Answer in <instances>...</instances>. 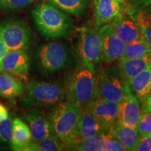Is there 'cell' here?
Returning a JSON list of instances; mask_svg holds the SVG:
<instances>
[{"mask_svg": "<svg viewBox=\"0 0 151 151\" xmlns=\"http://www.w3.org/2000/svg\"><path fill=\"white\" fill-rule=\"evenodd\" d=\"M34 23L39 33L47 39H58L68 34L71 18L62 9L46 0L39 1L32 11Z\"/></svg>", "mask_w": 151, "mask_h": 151, "instance_id": "cell-1", "label": "cell"}, {"mask_svg": "<svg viewBox=\"0 0 151 151\" xmlns=\"http://www.w3.org/2000/svg\"><path fill=\"white\" fill-rule=\"evenodd\" d=\"M83 109V107L76 104L62 101L52 106L48 115L55 134L68 150H70L76 140L77 128Z\"/></svg>", "mask_w": 151, "mask_h": 151, "instance_id": "cell-2", "label": "cell"}, {"mask_svg": "<svg viewBox=\"0 0 151 151\" xmlns=\"http://www.w3.org/2000/svg\"><path fill=\"white\" fill-rule=\"evenodd\" d=\"M95 67L81 64L68 81L65 88L67 101L86 107L95 98Z\"/></svg>", "mask_w": 151, "mask_h": 151, "instance_id": "cell-3", "label": "cell"}, {"mask_svg": "<svg viewBox=\"0 0 151 151\" xmlns=\"http://www.w3.org/2000/svg\"><path fill=\"white\" fill-rule=\"evenodd\" d=\"M65 99V88L62 84L30 81L27 86V94L22 97L21 102L26 106L49 108Z\"/></svg>", "mask_w": 151, "mask_h": 151, "instance_id": "cell-4", "label": "cell"}, {"mask_svg": "<svg viewBox=\"0 0 151 151\" xmlns=\"http://www.w3.org/2000/svg\"><path fill=\"white\" fill-rule=\"evenodd\" d=\"M69 52L61 41H53L41 45L36 52L38 65L44 72L52 73L61 70L67 65Z\"/></svg>", "mask_w": 151, "mask_h": 151, "instance_id": "cell-5", "label": "cell"}, {"mask_svg": "<svg viewBox=\"0 0 151 151\" xmlns=\"http://www.w3.org/2000/svg\"><path fill=\"white\" fill-rule=\"evenodd\" d=\"M0 35L9 50H26L32 39L28 24L20 19H10L0 24Z\"/></svg>", "mask_w": 151, "mask_h": 151, "instance_id": "cell-6", "label": "cell"}, {"mask_svg": "<svg viewBox=\"0 0 151 151\" xmlns=\"http://www.w3.org/2000/svg\"><path fill=\"white\" fill-rule=\"evenodd\" d=\"M127 83L122 78L120 73L118 74L109 70H100L96 74L94 99L121 102L125 95Z\"/></svg>", "mask_w": 151, "mask_h": 151, "instance_id": "cell-7", "label": "cell"}, {"mask_svg": "<svg viewBox=\"0 0 151 151\" xmlns=\"http://www.w3.org/2000/svg\"><path fill=\"white\" fill-rule=\"evenodd\" d=\"M77 51L81 64L94 66L101 62V40L99 27L83 28L77 43Z\"/></svg>", "mask_w": 151, "mask_h": 151, "instance_id": "cell-8", "label": "cell"}, {"mask_svg": "<svg viewBox=\"0 0 151 151\" xmlns=\"http://www.w3.org/2000/svg\"><path fill=\"white\" fill-rule=\"evenodd\" d=\"M101 40V62L112 63L122 58L126 43L119 38L111 24H105L99 27Z\"/></svg>", "mask_w": 151, "mask_h": 151, "instance_id": "cell-9", "label": "cell"}, {"mask_svg": "<svg viewBox=\"0 0 151 151\" xmlns=\"http://www.w3.org/2000/svg\"><path fill=\"white\" fill-rule=\"evenodd\" d=\"M141 113L139 99L127 84L125 95L120 102L117 122L122 125L136 128Z\"/></svg>", "mask_w": 151, "mask_h": 151, "instance_id": "cell-10", "label": "cell"}, {"mask_svg": "<svg viewBox=\"0 0 151 151\" xmlns=\"http://www.w3.org/2000/svg\"><path fill=\"white\" fill-rule=\"evenodd\" d=\"M23 119L29 126L32 141H39L55 134L48 116L40 109L35 108L27 111L23 114Z\"/></svg>", "mask_w": 151, "mask_h": 151, "instance_id": "cell-11", "label": "cell"}, {"mask_svg": "<svg viewBox=\"0 0 151 151\" xmlns=\"http://www.w3.org/2000/svg\"><path fill=\"white\" fill-rule=\"evenodd\" d=\"M120 105V102L95 99L86 107L109 131L117 122Z\"/></svg>", "mask_w": 151, "mask_h": 151, "instance_id": "cell-12", "label": "cell"}, {"mask_svg": "<svg viewBox=\"0 0 151 151\" xmlns=\"http://www.w3.org/2000/svg\"><path fill=\"white\" fill-rule=\"evenodd\" d=\"M30 67V59L26 51L9 50L2 60L1 71H6L18 77L27 76Z\"/></svg>", "mask_w": 151, "mask_h": 151, "instance_id": "cell-13", "label": "cell"}, {"mask_svg": "<svg viewBox=\"0 0 151 151\" xmlns=\"http://www.w3.org/2000/svg\"><path fill=\"white\" fill-rule=\"evenodd\" d=\"M115 33L125 43L143 37L135 20L123 11L111 22Z\"/></svg>", "mask_w": 151, "mask_h": 151, "instance_id": "cell-14", "label": "cell"}, {"mask_svg": "<svg viewBox=\"0 0 151 151\" xmlns=\"http://www.w3.org/2000/svg\"><path fill=\"white\" fill-rule=\"evenodd\" d=\"M123 3L119 0H94L93 14L95 24L109 23L123 11Z\"/></svg>", "mask_w": 151, "mask_h": 151, "instance_id": "cell-15", "label": "cell"}, {"mask_svg": "<svg viewBox=\"0 0 151 151\" xmlns=\"http://www.w3.org/2000/svg\"><path fill=\"white\" fill-rule=\"evenodd\" d=\"M107 132L108 130L106 129V128L92 114L89 109L88 107H84L78 122L76 140L73 146L78 141Z\"/></svg>", "mask_w": 151, "mask_h": 151, "instance_id": "cell-16", "label": "cell"}, {"mask_svg": "<svg viewBox=\"0 0 151 151\" xmlns=\"http://www.w3.org/2000/svg\"><path fill=\"white\" fill-rule=\"evenodd\" d=\"M26 88L18 76L6 71L0 72V97L15 99L24 94Z\"/></svg>", "mask_w": 151, "mask_h": 151, "instance_id": "cell-17", "label": "cell"}, {"mask_svg": "<svg viewBox=\"0 0 151 151\" xmlns=\"http://www.w3.org/2000/svg\"><path fill=\"white\" fill-rule=\"evenodd\" d=\"M32 141L29 126L21 119L16 118L12 120V138L10 146L13 150L24 151Z\"/></svg>", "mask_w": 151, "mask_h": 151, "instance_id": "cell-18", "label": "cell"}, {"mask_svg": "<svg viewBox=\"0 0 151 151\" xmlns=\"http://www.w3.org/2000/svg\"><path fill=\"white\" fill-rule=\"evenodd\" d=\"M119 73L126 83L144 70L151 62V55L137 59H120Z\"/></svg>", "mask_w": 151, "mask_h": 151, "instance_id": "cell-19", "label": "cell"}, {"mask_svg": "<svg viewBox=\"0 0 151 151\" xmlns=\"http://www.w3.org/2000/svg\"><path fill=\"white\" fill-rule=\"evenodd\" d=\"M107 132H109L123 145L126 150L134 151L139 136L136 128L122 125L116 122Z\"/></svg>", "mask_w": 151, "mask_h": 151, "instance_id": "cell-20", "label": "cell"}, {"mask_svg": "<svg viewBox=\"0 0 151 151\" xmlns=\"http://www.w3.org/2000/svg\"><path fill=\"white\" fill-rule=\"evenodd\" d=\"M133 94L142 99L151 92V62L143 71L127 83Z\"/></svg>", "mask_w": 151, "mask_h": 151, "instance_id": "cell-21", "label": "cell"}, {"mask_svg": "<svg viewBox=\"0 0 151 151\" xmlns=\"http://www.w3.org/2000/svg\"><path fill=\"white\" fill-rule=\"evenodd\" d=\"M65 149L64 143L54 134L39 141H31L24 151H60Z\"/></svg>", "mask_w": 151, "mask_h": 151, "instance_id": "cell-22", "label": "cell"}, {"mask_svg": "<svg viewBox=\"0 0 151 151\" xmlns=\"http://www.w3.org/2000/svg\"><path fill=\"white\" fill-rule=\"evenodd\" d=\"M151 55V49L143 37L126 43L124 53L120 59H137Z\"/></svg>", "mask_w": 151, "mask_h": 151, "instance_id": "cell-23", "label": "cell"}, {"mask_svg": "<svg viewBox=\"0 0 151 151\" xmlns=\"http://www.w3.org/2000/svg\"><path fill=\"white\" fill-rule=\"evenodd\" d=\"M62 11L78 16L84 14L88 0H46Z\"/></svg>", "mask_w": 151, "mask_h": 151, "instance_id": "cell-24", "label": "cell"}, {"mask_svg": "<svg viewBox=\"0 0 151 151\" xmlns=\"http://www.w3.org/2000/svg\"><path fill=\"white\" fill-rule=\"evenodd\" d=\"M104 133L92 136L78 141L74 146L71 147L70 150L78 151H104L102 147Z\"/></svg>", "mask_w": 151, "mask_h": 151, "instance_id": "cell-25", "label": "cell"}, {"mask_svg": "<svg viewBox=\"0 0 151 151\" xmlns=\"http://www.w3.org/2000/svg\"><path fill=\"white\" fill-rule=\"evenodd\" d=\"M135 21L141 35L151 49V15L148 11L141 10L137 13Z\"/></svg>", "mask_w": 151, "mask_h": 151, "instance_id": "cell-26", "label": "cell"}, {"mask_svg": "<svg viewBox=\"0 0 151 151\" xmlns=\"http://www.w3.org/2000/svg\"><path fill=\"white\" fill-rule=\"evenodd\" d=\"M102 147L104 151H125L123 145L109 132H104Z\"/></svg>", "mask_w": 151, "mask_h": 151, "instance_id": "cell-27", "label": "cell"}, {"mask_svg": "<svg viewBox=\"0 0 151 151\" xmlns=\"http://www.w3.org/2000/svg\"><path fill=\"white\" fill-rule=\"evenodd\" d=\"M12 138V120L8 117L0 121V143L10 146Z\"/></svg>", "mask_w": 151, "mask_h": 151, "instance_id": "cell-28", "label": "cell"}, {"mask_svg": "<svg viewBox=\"0 0 151 151\" xmlns=\"http://www.w3.org/2000/svg\"><path fill=\"white\" fill-rule=\"evenodd\" d=\"M137 129L139 136L151 134V113L141 111L140 118L137 124Z\"/></svg>", "mask_w": 151, "mask_h": 151, "instance_id": "cell-29", "label": "cell"}, {"mask_svg": "<svg viewBox=\"0 0 151 151\" xmlns=\"http://www.w3.org/2000/svg\"><path fill=\"white\" fill-rule=\"evenodd\" d=\"M34 0H0V9L4 11H18L31 4Z\"/></svg>", "mask_w": 151, "mask_h": 151, "instance_id": "cell-30", "label": "cell"}, {"mask_svg": "<svg viewBox=\"0 0 151 151\" xmlns=\"http://www.w3.org/2000/svg\"><path fill=\"white\" fill-rule=\"evenodd\" d=\"M134 151H151V134L140 136Z\"/></svg>", "mask_w": 151, "mask_h": 151, "instance_id": "cell-31", "label": "cell"}, {"mask_svg": "<svg viewBox=\"0 0 151 151\" xmlns=\"http://www.w3.org/2000/svg\"><path fill=\"white\" fill-rule=\"evenodd\" d=\"M9 51L8 48L6 46V45L4 43V41L1 39V35H0V72H1V62L4 58L6 54L7 53V52Z\"/></svg>", "mask_w": 151, "mask_h": 151, "instance_id": "cell-32", "label": "cell"}, {"mask_svg": "<svg viewBox=\"0 0 151 151\" xmlns=\"http://www.w3.org/2000/svg\"><path fill=\"white\" fill-rule=\"evenodd\" d=\"M143 99V111L151 113V94H149Z\"/></svg>", "mask_w": 151, "mask_h": 151, "instance_id": "cell-33", "label": "cell"}, {"mask_svg": "<svg viewBox=\"0 0 151 151\" xmlns=\"http://www.w3.org/2000/svg\"><path fill=\"white\" fill-rule=\"evenodd\" d=\"M9 117V112L4 105L0 104V121Z\"/></svg>", "mask_w": 151, "mask_h": 151, "instance_id": "cell-34", "label": "cell"}, {"mask_svg": "<svg viewBox=\"0 0 151 151\" xmlns=\"http://www.w3.org/2000/svg\"><path fill=\"white\" fill-rule=\"evenodd\" d=\"M140 1L146 6H150L151 5V0H140Z\"/></svg>", "mask_w": 151, "mask_h": 151, "instance_id": "cell-35", "label": "cell"}, {"mask_svg": "<svg viewBox=\"0 0 151 151\" xmlns=\"http://www.w3.org/2000/svg\"><path fill=\"white\" fill-rule=\"evenodd\" d=\"M6 150V147L4 146V144H2V143H0V150Z\"/></svg>", "mask_w": 151, "mask_h": 151, "instance_id": "cell-36", "label": "cell"}, {"mask_svg": "<svg viewBox=\"0 0 151 151\" xmlns=\"http://www.w3.org/2000/svg\"><path fill=\"white\" fill-rule=\"evenodd\" d=\"M148 12H149V13H150V15H151V8H150V9H149V10H148Z\"/></svg>", "mask_w": 151, "mask_h": 151, "instance_id": "cell-37", "label": "cell"}, {"mask_svg": "<svg viewBox=\"0 0 151 151\" xmlns=\"http://www.w3.org/2000/svg\"><path fill=\"white\" fill-rule=\"evenodd\" d=\"M119 1H122V2H124V1H125V0H119Z\"/></svg>", "mask_w": 151, "mask_h": 151, "instance_id": "cell-38", "label": "cell"}, {"mask_svg": "<svg viewBox=\"0 0 151 151\" xmlns=\"http://www.w3.org/2000/svg\"><path fill=\"white\" fill-rule=\"evenodd\" d=\"M150 94H151V92H150Z\"/></svg>", "mask_w": 151, "mask_h": 151, "instance_id": "cell-39", "label": "cell"}]
</instances>
